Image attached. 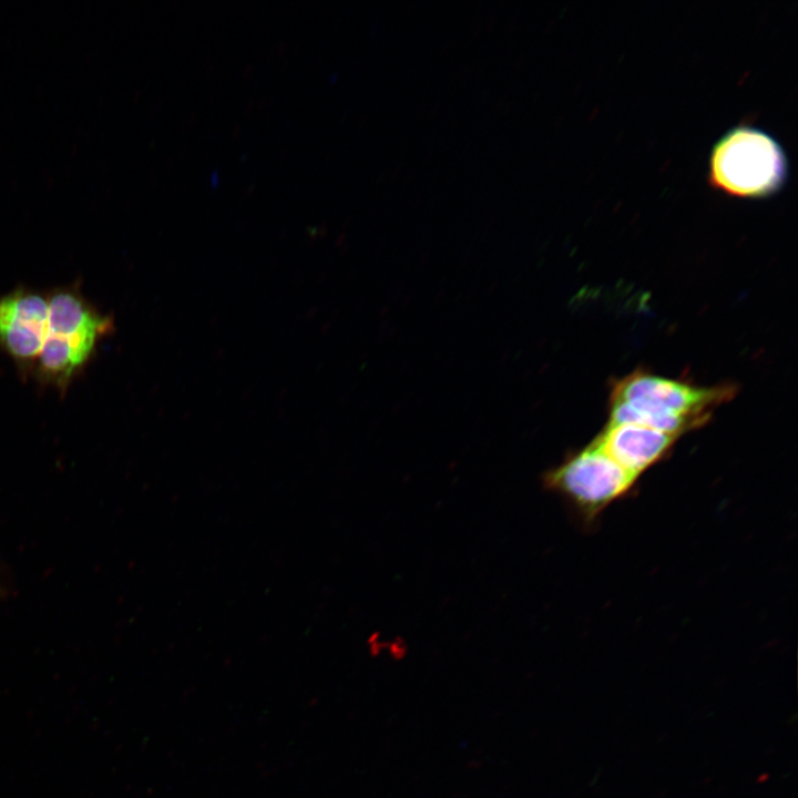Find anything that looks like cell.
I'll use <instances>...</instances> for the list:
<instances>
[{
  "label": "cell",
  "mask_w": 798,
  "mask_h": 798,
  "mask_svg": "<svg viewBox=\"0 0 798 798\" xmlns=\"http://www.w3.org/2000/svg\"><path fill=\"white\" fill-rule=\"evenodd\" d=\"M735 393L734 385L703 387L636 370L613 382L607 423L681 437L707 424L713 411Z\"/></svg>",
  "instance_id": "6da1fadb"
},
{
  "label": "cell",
  "mask_w": 798,
  "mask_h": 798,
  "mask_svg": "<svg viewBox=\"0 0 798 798\" xmlns=\"http://www.w3.org/2000/svg\"><path fill=\"white\" fill-rule=\"evenodd\" d=\"M48 293L19 287L0 296V347L27 372L48 332Z\"/></svg>",
  "instance_id": "277c9868"
},
{
  "label": "cell",
  "mask_w": 798,
  "mask_h": 798,
  "mask_svg": "<svg viewBox=\"0 0 798 798\" xmlns=\"http://www.w3.org/2000/svg\"><path fill=\"white\" fill-rule=\"evenodd\" d=\"M678 438L645 427L607 423L592 442L623 469L641 478L671 454Z\"/></svg>",
  "instance_id": "5b68a950"
},
{
  "label": "cell",
  "mask_w": 798,
  "mask_h": 798,
  "mask_svg": "<svg viewBox=\"0 0 798 798\" xmlns=\"http://www.w3.org/2000/svg\"><path fill=\"white\" fill-rule=\"evenodd\" d=\"M638 480L592 441L543 475L544 487L567 502L584 528H593L606 508L630 497Z\"/></svg>",
  "instance_id": "3957f363"
},
{
  "label": "cell",
  "mask_w": 798,
  "mask_h": 798,
  "mask_svg": "<svg viewBox=\"0 0 798 798\" xmlns=\"http://www.w3.org/2000/svg\"><path fill=\"white\" fill-rule=\"evenodd\" d=\"M709 185L743 198H765L778 193L788 178V161L779 142L748 124L728 130L713 145Z\"/></svg>",
  "instance_id": "7a4b0ae2"
}]
</instances>
